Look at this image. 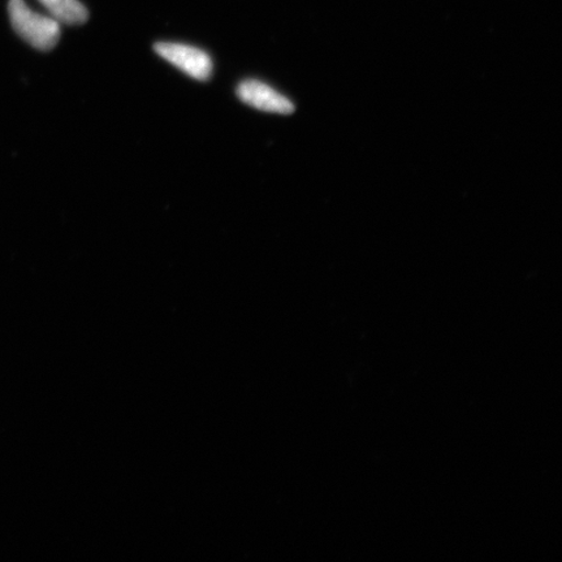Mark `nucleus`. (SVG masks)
<instances>
[{
  "mask_svg": "<svg viewBox=\"0 0 562 562\" xmlns=\"http://www.w3.org/2000/svg\"><path fill=\"white\" fill-rule=\"evenodd\" d=\"M9 12L13 30L38 50H52L60 40V23L53 18L40 15L24 0H10Z\"/></svg>",
  "mask_w": 562,
  "mask_h": 562,
  "instance_id": "obj_1",
  "label": "nucleus"
},
{
  "mask_svg": "<svg viewBox=\"0 0 562 562\" xmlns=\"http://www.w3.org/2000/svg\"><path fill=\"white\" fill-rule=\"evenodd\" d=\"M58 23L80 25L87 23L89 12L80 0H40Z\"/></svg>",
  "mask_w": 562,
  "mask_h": 562,
  "instance_id": "obj_4",
  "label": "nucleus"
},
{
  "mask_svg": "<svg viewBox=\"0 0 562 562\" xmlns=\"http://www.w3.org/2000/svg\"><path fill=\"white\" fill-rule=\"evenodd\" d=\"M154 50L172 66L179 68L192 79L207 81L213 75V59L199 47L172 44V42H159Z\"/></svg>",
  "mask_w": 562,
  "mask_h": 562,
  "instance_id": "obj_2",
  "label": "nucleus"
},
{
  "mask_svg": "<svg viewBox=\"0 0 562 562\" xmlns=\"http://www.w3.org/2000/svg\"><path fill=\"white\" fill-rule=\"evenodd\" d=\"M237 97L245 104L273 114L290 115L294 104L279 91L258 80H245L237 88Z\"/></svg>",
  "mask_w": 562,
  "mask_h": 562,
  "instance_id": "obj_3",
  "label": "nucleus"
}]
</instances>
